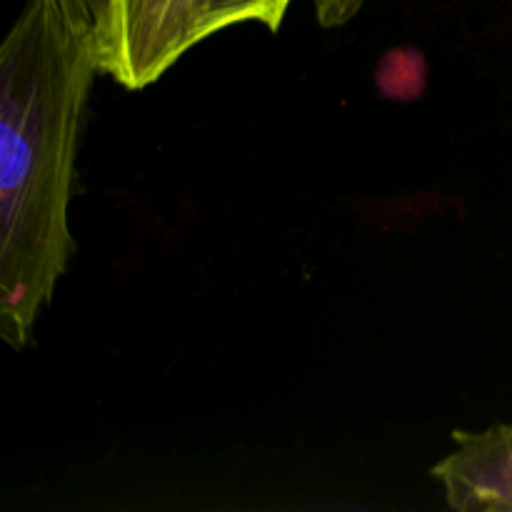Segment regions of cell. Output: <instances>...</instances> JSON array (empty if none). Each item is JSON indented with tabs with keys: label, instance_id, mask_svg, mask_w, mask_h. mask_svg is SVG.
Wrapping results in <instances>:
<instances>
[{
	"label": "cell",
	"instance_id": "6da1fadb",
	"mask_svg": "<svg viewBox=\"0 0 512 512\" xmlns=\"http://www.w3.org/2000/svg\"><path fill=\"white\" fill-rule=\"evenodd\" d=\"M95 33L28 0L0 48V338L28 348L75 253L68 210Z\"/></svg>",
	"mask_w": 512,
	"mask_h": 512
},
{
	"label": "cell",
	"instance_id": "7a4b0ae2",
	"mask_svg": "<svg viewBox=\"0 0 512 512\" xmlns=\"http://www.w3.org/2000/svg\"><path fill=\"white\" fill-rule=\"evenodd\" d=\"M210 8L213 0H100L95 23L100 73L125 90L148 88L210 38Z\"/></svg>",
	"mask_w": 512,
	"mask_h": 512
},
{
	"label": "cell",
	"instance_id": "3957f363",
	"mask_svg": "<svg viewBox=\"0 0 512 512\" xmlns=\"http://www.w3.org/2000/svg\"><path fill=\"white\" fill-rule=\"evenodd\" d=\"M455 450L433 468L458 512H512V425L453 433Z\"/></svg>",
	"mask_w": 512,
	"mask_h": 512
},
{
	"label": "cell",
	"instance_id": "277c9868",
	"mask_svg": "<svg viewBox=\"0 0 512 512\" xmlns=\"http://www.w3.org/2000/svg\"><path fill=\"white\" fill-rule=\"evenodd\" d=\"M290 3L293 0H213L208 33L215 35L243 23H260L270 33H275L283 25Z\"/></svg>",
	"mask_w": 512,
	"mask_h": 512
},
{
	"label": "cell",
	"instance_id": "5b68a950",
	"mask_svg": "<svg viewBox=\"0 0 512 512\" xmlns=\"http://www.w3.org/2000/svg\"><path fill=\"white\" fill-rule=\"evenodd\" d=\"M40 3L48 5L70 28L83 30V33H95L100 0H40Z\"/></svg>",
	"mask_w": 512,
	"mask_h": 512
},
{
	"label": "cell",
	"instance_id": "8992f818",
	"mask_svg": "<svg viewBox=\"0 0 512 512\" xmlns=\"http://www.w3.org/2000/svg\"><path fill=\"white\" fill-rule=\"evenodd\" d=\"M315 15L323 28H340L363 10L368 0H313Z\"/></svg>",
	"mask_w": 512,
	"mask_h": 512
}]
</instances>
